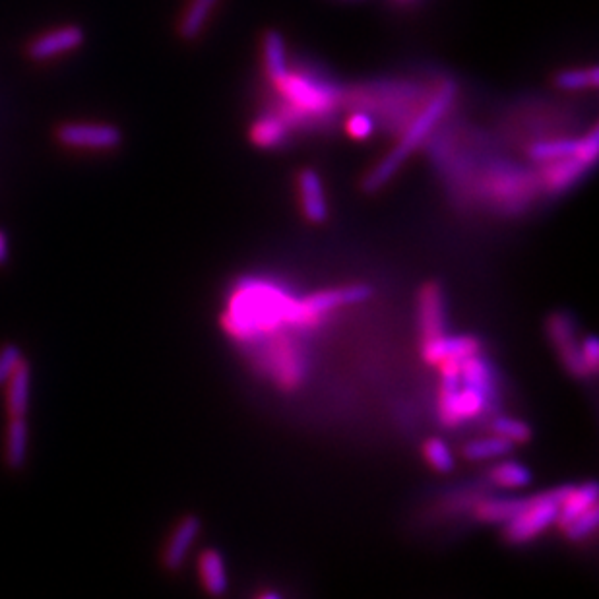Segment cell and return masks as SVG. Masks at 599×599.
Instances as JSON below:
<instances>
[{
    "mask_svg": "<svg viewBox=\"0 0 599 599\" xmlns=\"http://www.w3.org/2000/svg\"><path fill=\"white\" fill-rule=\"evenodd\" d=\"M297 297L284 287L247 278L229 295L225 313L221 315L223 330L241 346L297 330Z\"/></svg>",
    "mask_w": 599,
    "mask_h": 599,
    "instance_id": "6da1fadb",
    "label": "cell"
},
{
    "mask_svg": "<svg viewBox=\"0 0 599 599\" xmlns=\"http://www.w3.org/2000/svg\"><path fill=\"white\" fill-rule=\"evenodd\" d=\"M439 415L448 427L479 417L495 398V380L489 363L477 355L464 361L442 363Z\"/></svg>",
    "mask_w": 599,
    "mask_h": 599,
    "instance_id": "7a4b0ae2",
    "label": "cell"
},
{
    "mask_svg": "<svg viewBox=\"0 0 599 599\" xmlns=\"http://www.w3.org/2000/svg\"><path fill=\"white\" fill-rule=\"evenodd\" d=\"M454 95H456V84L444 82L441 90L429 101V105L413 119L410 127L406 128L402 142L367 175L363 189L375 192L396 175V171L402 167V163L410 158L411 154L427 140L431 130L437 127V123L444 117L446 109L454 101Z\"/></svg>",
    "mask_w": 599,
    "mask_h": 599,
    "instance_id": "3957f363",
    "label": "cell"
},
{
    "mask_svg": "<svg viewBox=\"0 0 599 599\" xmlns=\"http://www.w3.org/2000/svg\"><path fill=\"white\" fill-rule=\"evenodd\" d=\"M254 365L284 390H295L307 377V355L287 332L249 344Z\"/></svg>",
    "mask_w": 599,
    "mask_h": 599,
    "instance_id": "277c9868",
    "label": "cell"
},
{
    "mask_svg": "<svg viewBox=\"0 0 599 599\" xmlns=\"http://www.w3.org/2000/svg\"><path fill=\"white\" fill-rule=\"evenodd\" d=\"M570 489L572 485H561L541 495L528 497V505L524 506L510 522H506V541L514 545H522L541 536L549 526L557 524L559 506L565 501Z\"/></svg>",
    "mask_w": 599,
    "mask_h": 599,
    "instance_id": "5b68a950",
    "label": "cell"
},
{
    "mask_svg": "<svg viewBox=\"0 0 599 599\" xmlns=\"http://www.w3.org/2000/svg\"><path fill=\"white\" fill-rule=\"evenodd\" d=\"M276 86L284 95L291 115L297 117L293 125H299L303 117H324L332 113L338 103V92L334 86L316 82L307 76H297L289 72Z\"/></svg>",
    "mask_w": 599,
    "mask_h": 599,
    "instance_id": "8992f818",
    "label": "cell"
},
{
    "mask_svg": "<svg viewBox=\"0 0 599 599\" xmlns=\"http://www.w3.org/2000/svg\"><path fill=\"white\" fill-rule=\"evenodd\" d=\"M369 285L355 284L316 291L297 301V330L309 332L316 330L336 309L346 305L363 303L371 297Z\"/></svg>",
    "mask_w": 599,
    "mask_h": 599,
    "instance_id": "52a82bcc",
    "label": "cell"
},
{
    "mask_svg": "<svg viewBox=\"0 0 599 599\" xmlns=\"http://www.w3.org/2000/svg\"><path fill=\"white\" fill-rule=\"evenodd\" d=\"M545 330L568 373L576 379H588V373L580 357L582 340H578V330L572 316L568 313H553L547 318Z\"/></svg>",
    "mask_w": 599,
    "mask_h": 599,
    "instance_id": "ba28073f",
    "label": "cell"
},
{
    "mask_svg": "<svg viewBox=\"0 0 599 599\" xmlns=\"http://www.w3.org/2000/svg\"><path fill=\"white\" fill-rule=\"evenodd\" d=\"M57 138L66 148L113 150L121 146L123 132L107 123H66L57 130Z\"/></svg>",
    "mask_w": 599,
    "mask_h": 599,
    "instance_id": "9c48e42d",
    "label": "cell"
},
{
    "mask_svg": "<svg viewBox=\"0 0 599 599\" xmlns=\"http://www.w3.org/2000/svg\"><path fill=\"white\" fill-rule=\"evenodd\" d=\"M84 41H86V32L80 26H76V24L63 26L53 32L35 37L28 47V55L32 61H37V63L51 61L55 57H61L64 53H70V51L82 47Z\"/></svg>",
    "mask_w": 599,
    "mask_h": 599,
    "instance_id": "30bf717a",
    "label": "cell"
},
{
    "mask_svg": "<svg viewBox=\"0 0 599 599\" xmlns=\"http://www.w3.org/2000/svg\"><path fill=\"white\" fill-rule=\"evenodd\" d=\"M417 318L421 344L437 340L444 336V299L441 287L437 284H427L421 287L417 297Z\"/></svg>",
    "mask_w": 599,
    "mask_h": 599,
    "instance_id": "8fae6325",
    "label": "cell"
},
{
    "mask_svg": "<svg viewBox=\"0 0 599 599\" xmlns=\"http://www.w3.org/2000/svg\"><path fill=\"white\" fill-rule=\"evenodd\" d=\"M481 351L479 340L472 336H441L437 340L421 344V355L429 365L441 367L442 363L464 361Z\"/></svg>",
    "mask_w": 599,
    "mask_h": 599,
    "instance_id": "7c38bea8",
    "label": "cell"
},
{
    "mask_svg": "<svg viewBox=\"0 0 599 599\" xmlns=\"http://www.w3.org/2000/svg\"><path fill=\"white\" fill-rule=\"evenodd\" d=\"M541 173H539V181L543 185V189L551 194H561L572 189L590 169V165H586L584 161L572 156V158L557 159V161H547L541 163Z\"/></svg>",
    "mask_w": 599,
    "mask_h": 599,
    "instance_id": "4fadbf2b",
    "label": "cell"
},
{
    "mask_svg": "<svg viewBox=\"0 0 599 599\" xmlns=\"http://www.w3.org/2000/svg\"><path fill=\"white\" fill-rule=\"evenodd\" d=\"M299 196L305 218L313 223H322L328 218V202L320 175L315 169H305L299 175Z\"/></svg>",
    "mask_w": 599,
    "mask_h": 599,
    "instance_id": "5bb4252c",
    "label": "cell"
},
{
    "mask_svg": "<svg viewBox=\"0 0 599 599\" xmlns=\"http://www.w3.org/2000/svg\"><path fill=\"white\" fill-rule=\"evenodd\" d=\"M200 528H202V524L196 516H187L179 522V526L171 534V539H169L167 549H165V555H163L165 567L169 570H177L185 563L192 545L196 543V539L200 536Z\"/></svg>",
    "mask_w": 599,
    "mask_h": 599,
    "instance_id": "9a60e30c",
    "label": "cell"
},
{
    "mask_svg": "<svg viewBox=\"0 0 599 599\" xmlns=\"http://www.w3.org/2000/svg\"><path fill=\"white\" fill-rule=\"evenodd\" d=\"M6 384H8L6 406L10 417H26L30 406V388H32L30 365L22 361Z\"/></svg>",
    "mask_w": 599,
    "mask_h": 599,
    "instance_id": "2e32d148",
    "label": "cell"
},
{
    "mask_svg": "<svg viewBox=\"0 0 599 599\" xmlns=\"http://www.w3.org/2000/svg\"><path fill=\"white\" fill-rule=\"evenodd\" d=\"M198 572H200L202 586L206 588V592L210 596H218L220 598V596H223L227 592L229 578H227L225 561H223L220 551L206 549L198 557Z\"/></svg>",
    "mask_w": 599,
    "mask_h": 599,
    "instance_id": "e0dca14e",
    "label": "cell"
},
{
    "mask_svg": "<svg viewBox=\"0 0 599 599\" xmlns=\"http://www.w3.org/2000/svg\"><path fill=\"white\" fill-rule=\"evenodd\" d=\"M592 506H598V485L594 481L582 483V485H572V489L568 491L565 501L559 506V516H557V524L563 528L567 526L570 520H574L576 516L584 514L586 510H590Z\"/></svg>",
    "mask_w": 599,
    "mask_h": 599,
    "instance_id": "ac0fdd59",
    "label": "cell"
},
{
    "mask_svg": "<svg viewBox=\"0 0 599 599\" xmlns=\"http://www.w3.org/2000/svg\"><path fill=\"white\" fill-rule=\"evenodd\" d=\"M528 505V497H497L485 499L475 505V516L485 524H503L510 522L524 506Z\"/></svg>",
    "mask_w": 599,
    "mask_h": 599,
    "instance_id": "d6986e66",
    "label": "cell"
},
{
    "mask_svg": "<svg viewBox=\"0 0 599 599\" xmlns=\"http://www.w3.org/2000/svg\"><path fill=\"white\" fill-rule=\"evenodd\" d=\"M28 442L30 431L26 417H10L8 431H6V460L8 466L14 470L24 468L28 458Z\"/></svg>",
    "mask_w": 599,
    "mask_h": 599,
    "instance_id": "ffe728a7",
    "label": "cell"
},
{
    "mask_svg": "<svg viewBox=\"0 0 599 599\" xmlns=\"http://www.w3.org/2000/svg\"><path fill=\"white\" fill-rule=\"evenodd\" d=\"M264 64L272 82H280L289 74L287 59H285V41L282 33L268 32L264 35Z\"/></svg>",
    "mask_w": 599,
    "mask_h": 599,
    "instance_id": "44dd1931",
    "label": "cell"
},
{
    "mask_svg": "<svg viewBox=\"0 0 599 599\" xmlns=\"http://www.w3.org/2000/svg\"><path fill=\"white\" fill-rule=\"evenodd\" d=\"M287 138V125L280 117H262L251 128V140L258 148H278Z\"/></svg>",
    "mask_w": 599,
    "mask_h": 599,
    "instance_id": "7402d4cb",
    "label": "cell"
},
{
    "mask_svg": "<svg viewBox=\"0 0 599 599\" xmlns=\"http://www.w3.org/2000/svg\"><path fill=\"white\" fill-rule=\"evenodd\" d=\"M220 0H192L190 2L189 10L185 14V18L181 20V26H179V35L187 41L196 39L200 32L204 30L210 14L214 12L216 4Z\"/></svg>",
    "mask_w": 599,
    "mask_h": 599,
    "instance_id": "603a6c76",
    "label": "cell"
},
{
    "mask_svg": "<svg viewBox=\"0 0 599 599\" xmlns=\"http://www.w3.org/2000/svg\"><path fill=\"white\" fill-rule=\"evenodd\" d=\"M512 442L506 441L503 437L495 435L493 437H485V439H477V441L468 442L464 446V456L470 462H485V460H497L503 458L510 450H512Z\"/></svg>",
    "mask_w": 599,
    "mask_h": 599,
    "instance_id": "cb8c5ba5",
    "label": "cell"
},
{
    "mask_svg": "<svg viewBox=\"0 0 599 599\" xmlns=\"http://www.w3.org/2000/svg\"><path fill=\"white\" fill-rule=\"evenodd\" d=\"M489 477L501 489H522V487L530 485L532 472L524 464L508 460V462L497 464L489 473Z\"/></svg>",
    "mask_w": 599,
    "mask_h": 599,
    "instance_id": "d4e9b609",
    "label": "cell"
},
{
    "mask_svg": "<svg viewBox=\"0 0 599 599\" xmlns=\"http://www.w3.org/2000/svg\"><path fill=\"white\" fill-rule=\"evenodd\" d=\"M578 140L568 138V140H543L530 146L528 156L536 163H547V161H557V159L572 158L576 156Z\"/></svg>",
    "mask_w": 599,
    "mask_h": 599,
    "instance_id": "484cf974",
    "label": "cell"
},
{
    "mask_svg": "<svg viewBox=\"0 0 599 599\" xmlns=\"http://www.w3.org/2000/svg\"><path fill=\"white\" fill-rule=\"evenodd\" d=\"M599 70L598 66H592L588 70H563L555 76V84L561 90H594L598 88Z\"/></svg>",
    "mask_w": 599,
    "mask_h": 599,
    "instance_id": "4316f807",
    "label": "cell"
},
{
    "mask_svg": "<svg viewBox=\"0 0 599 599\" xmlns=\"http://www.w3.org/2000/svg\"><path fill=\"white\" fill-rule=\"evenodd\" d=\"M493 433L512 444H524L532 439V427L526 421L501 415L493 421Z\"/></svg>",
    "mask_w": 599,
    "mask_h": 599,
    "instance_id": "83f0119b",
    "label": "cell"
},
{
    "mask_svg": "<svg viewBox=\"0 0 599 599\" xmlns=\"http://www.w3.org/2000/svg\"><path fill=\"white\" fill-rule=\"evenodd\" d=\"M423 454H425V460L437 470V472L448 473L454 470L456 466V460H454V454L450 450V446L441 439H429L423 446Z\"/></svg>",
    "mask_w": 599,
    "mask_h": 599,
    "instance_id": "f1b7e54d",
    "label": "cell"
},
{
    "mask_svg": "<svg viewBox=\"0 0 599 599\" xmlns=\"http://www.w3.org/2000/svg\"><path fill=\"white\" fill-rule=\"evenodd\" d=\"M598 506H592L590 510H586L584 514L576 516L574 520H570L567 526H563L568 539L572 541H582L596 534L598 530Z\"/></svg>",
    "mask_w": 599,
    "mask_h": 599,
    "instance_id": "f546056e",
    "label": "cell"
},
{
    "mask_svg": "<svg viewBox=\"0 0 599 599\" xmlns=\"http://www.w3.org/2000/svg\"><path fill=\"white\" fill-rule=\"evenodd\" d=\"M375 128H377L375 119L371 115H367V113H355V115H351L347 119V134L351 138H355V140H367V138H371L373 132H375Z\"/></svg>",
    "mask_w": 599,
    "mask_h": 599,
    "instance_id": "4dcf8cb0",
    "label": "cell"
},
{
    "mask_svg": "<svg viewBox=\"0 0 599 599\" xmlns=\"http://www.w3.org/2000/svg\"><path fill=\"white\" fill-rule=\"evenodd\" d=\"M599 152V130L598 127L592 128L584 138L578 140V148H576V158L584 161L586 165H594L598 159Z\"/></svg>",
    "mask_w": 599,
    "mask_h": 599,
    "instance_id": "1f68e13d",
    "label": "cell"
},
{
    "mask_svg": "<svg viewBox=\"0 0 599 599\" xmlns=\"http://www.w3.org/2000/svg\"><path fill=\"white\" fill-rule=\"evenodd\" d=\"M24 361L18 346H4L0 349V386L6 384L16 371V367Z\"/></svg>",
    "mask_w": 599,
    "mask_h": 599,
    "instance_id": "d6a6232c",
    "label": "cell"
},
{
    "mask_svg": "<svg viewBox=\"0 0 599 599\" xmlns=\"http://www.w3.org/2000/svg\"><path fill=\"white\" fill-rule=\"evenodd\" d=\"M580 357H582V365L588 373V377L598 373L599 365V346L598 340L594 336H586L580 344Z\"/></svg>",
    "mask_w": 599,
    "mask_h": 599,
    "instance_id": "836d02e7",
    "label": "cell"
},
{
    "mask_svg": "<svg viewBox=\"0 0 599 599\" xmlns=\"http://www.w3.org/2000/svg\"><path fill=\"white\" fill-rule=\"evenodd\" d=\"M8 253H10V247H8V237L4 231H0V264H6L8 260Z\"/></svg>",
    "mask_w": 599,
    "mask_h": 599,
    "instance_id": "e575fe53",
    "label": "cell"
},
{
    "mask_svg": "<svg viewBox=\"0 0 599 599\" xmlns=\"http://www.w3.org/2000/svg\"><path fill=\"white\" fill-rule=\"evenodd\" d=\"M260 598H262V599H280V598H282V596H280V594H278V592H266V594H262V596H260Z\"/></svg>",
    "mask_w": 599,
    "mask_h": 599,
    "instance_id": "d590c367",
    "label": "cell"
}]
</instances>
